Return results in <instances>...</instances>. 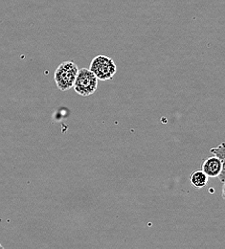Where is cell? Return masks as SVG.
I'll return each instance as SVG.
<instances>
[{
    "label": "cell",
    "mask_w": 225,
    "mask_h": 249,
    "mask_svg": "<svg viewBox=\"0 0 225 249\" xmlns=\"http://www.w3.org/2000/svg\"><path fill=\"white\" fill-rule=\"evenodd\" d=\"M79 67L75 62L68 61L62 62L56 69L54 80L61 91H68L75 84Z\"/></svg>",
    "instance_id": "obj_1"
},
{
    "label": "cell",
    "mask_w": 225,
    "mask_h": 249,
    "mask_svg": "<svg viewBox=\"0 0 225 249\" xmlns=\"http://www.w3.org/2000/svg\"><path fill=\"white\" fill-rule=\"evenodd\" d=\"M89 70L95 75L98 81H109L116 74L117 66L109 57L100 55L92 60Z\"/></svg>",
    "instance_id": "obj_2"
},
{
    "label": "cell",
    "mask_w": 225,
    "mask_h": 249,
    "mask_svg": "<svg viewBox=\"0 0 225 249\" xmlns=\"http://www.w3.org/2000/svg\"><path fill=\"white\" fill-rule=\"evenodd\" d=\"M73 88L75 92L80 96H90L96 92L98 79L89 69L81 68L78 71V75Z\"/></svg>",
    "instance_id": "obj_3"
},
{
    "label": "cell",
    "mask_w": 225,
    "mask_h": 249,
    "mask_svg": "<svg viewBox=\"0 0 225 249\" xmlns=\"http://www.w3.org/2000/svg\"><path fill=\"white\" fill-rule=\"evenodd\" d=\"M201 171L208 178H219L222 184L225 183V166L218 157L211 156L203 160L201 164Z\"/></svg>",
    "instance_id": "obj_4"
},
{
    "label": "cell",
    "mask_w": 225,
    "mask_h": 249,
    "mask_svg": "<svg viewBox=\"0 0 225 249\" xmlns=\"http://www.w3.org/2000/svg\"><path fill=\"white\" fill-rule=\"evenodd\" d=\"M208 179H209V178L201 170L194 171L190 176L191 184L194 188H197V189L206 186L208 183Z\"/></svg>",
    "instance_id": "obj_5"
},
{
    "label": "cell",
    "mask_w": 225,
    "mask_h": 249,
    "mask_svg": "<svg viewBox=\"0 0 225 249\" xmlns=\"http://www.w3.org/2000/svg\"><path fill=\"white\" fill-rule=\"evenodd\" d=\"M225 143H222L221 145H219L218 147L216 148H213L210 150V153L212 155H214V156L218 157L222 162L225 163Z\"/></svg>",
    "instance_id": "obj_6"
},
{
    "label": "cell",
    "mask_w": 225,
    "mask_h": 249,
    "mask_svg": "<svg viewBox=\"0 0 225 249\" xmlns=\"http://www.w3.org/2000/svg\"><path fill=\"white\" fill-rule=\"evenodd\" d=\"M0 249H5L4 248H3V246L0 244Z\"/></svg>",
    "instance_id": "obj_7"
}]
</instances>
